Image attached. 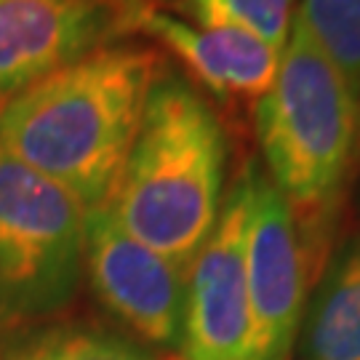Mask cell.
Listing matches in <instances>:
<instances>
[{"mask_svg":"<svg viewBox=\"0 0 360 360\" xmlns=\"http://www.w3.org/2000/svg\"><path fill=\"white\" fill-rule=\"evenodd\" d=\"M163 75L166 56L153 46L94 49L0 110V150L89 211L102 208Z\"/></svg>","mask_w":360,"mask_h":360,"instance_id":"1","label":"cell"},{"mask_svg":"<svg viewBox=\"0 0 360 360\" xmlns=\"http://www.w3.org/2000/svg\"><path fill=\"white\" fill-rule=\"evenodd\" d=\"M296 16L360 99V0H302Z\"/></svg>","mask_w":360,"mask_h":360,"instance_id":"11","label":"cell"},{"mask_svg":"<svg viewBox=\"0 0 360 360\" xmlns=\"http://www.w3.org/2000/svg\"><path fill=\"white\" fill-rule=\"evenodd\" d=\"M150 0H0V110L16 94L134 32Z\"/></svg>","mask_w":360,"mask_h":360,"instance_id":"6","label":"cell"},{"mask_svg":"<svg viewBox=\"0 0 360 360\" xmlns=\"http://www.w3.org/2000/svg\"><path fill=\"white\" fill-rule=\"evenodd\" d=\"M134 32L158 40L224 107H257L281 67V51L257 35L232 27L190 25L155 0L139 11Z\"/></svg>","mask_w":360,"mask_h":360,"instance_id":"9","label":"cell"},{"mask_svg":"<svg viewBox=\"0 0 360 360\" xmlns=\"http://www.w3.org/2000/svg\"><path fill=\"white\" fill-rule=\"evenodd\" d=\"M224 176L227 134L214 107L187 80L163 75L102 208L131 238L187 272L217 224Z\"/></svg>","mask_w":360,"mask_h":360,"instance_id":"3","label":"cell"},{"mask_svg":"<svg viewBox=\"0 0 360 360\" xmlns=\"http://www.w3.org/2000/svg\"><path fill=\"white\" fill-rule=\"evenodd\" d=\"M245 264L251 299V349L245 360H291L312 270L291 208L259 166H254Z\"/></svg>","mask_w":360,"mask_h":360,"instance_id":"7","label":"cell"},{"mask_svg":"<svg viewBox=\"0 0 360 360\" xmlns=\"http://www.w3.org/2000/svg\"><path fill=\"white\" fill-rule=\"evenodd\" d=\"M83 262L102 304L155 347H176L184 272L139 243L104 208L89 211Z\"/></svg>","mask_w":360,"mask_h":360,"instance_id":"8","label":"cell"},{"mask_svg":"<svg viewBox=\"0 0 360 360\" xmlns=\"http://www.w3.org/2000/svg\"><path fill=\"white\" fill-rule=\"evenodd\" d=\"M89 208L0 150V296L49 304L75 281Z\"/></svg>","mask_w":360,"mask_h":360,"instance_id":"4","label":"cell"},{"mask_svg":"<svg viewBox=\"0 0 360 360\" xmlns=\"http://www.w3.org/2000/svg\"><path fill=\"white\" fill-rule=\"evenodd\" d=\"M304 360H360V240L349 238L328 259L304 312Z\"/></svg>","mask_w":360,"mask_h":360,"instance_id":"10","label":"cell"},{"mask_svg":"<svg viewBox=\"0 0 360 360\" xmlns=\"http://www.w3.org/2000/svg\"><path fill=\"white\" fill-rule=\"evenodd\" d=\"M11 360H153L129 342L112 336L65 328L51 331L22 347Z\"/></svg>","mask_w":360,"mask_h":360,"instance_id":"13","label":"cell"},{"mask_svg":"<svg viewBox=\"0 0 360 360\" xmlns=\"http://www.w3.org/2000/svg\"><path fill=\"white\" fill-rule=\"evenodd\" d=\"M254 131L267 179L291 208L315 270L360 163V99L299 16L278 75L254 107Z\"/></svg>","mask_w":360,"mask_h":360,"instance_id":"2","label":"cell"},{"mask_svg":"<svg viewBox=\"0 0 360 360\" xmlns=\"http://www.w3.org/2000/svg\"><path fill=\"white\" fill-rule=\"evenodd\" d=\"M155 3H176V0H155Z\"/></svg>","mask_w":360,"mask_h":360,"instance_id":"14","label":"cell"},{"mask_svg":"<svg viewBox=\"0 0 360 360\" xmlns=\"http://www.w3.org/2000/svg\"><path fill=\"white\" fill-rule=\"evenodd\" d=\"M355 238H358V240H360V235H355Z\"/></svg>","mask_w":360,"mask_h":360,"instance_id":"15","label":"cell"},{"mask_svg":"<svg viewBox=\"0 0 360 360\" xmlns=\"http://www.w3.org/2000/svg\"><path fill=\"white\" fill-rule=\"evenodd\" d=\"M254 166L224 190L214 230L184 272L179 360H245L251 349L248 299V221Z\"/></svg>","mask_w":360,"mask_h":360,"instance_id":"5","label":"cell"},{"mask_svg":"<svg viewBox=\"0 0 360 360\" xmlns=\"http://www.w3.org/2000/svg\"><path fill=\"white\" fill-rule=\"evenodd\" d=\"M200 27H232L283 51L296 16V0H187Z\"/></svg>","mask_w":360,"mask_h":360,"instance_id":"12","label":"cell"}]
</instances>
